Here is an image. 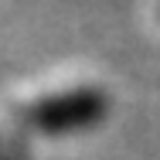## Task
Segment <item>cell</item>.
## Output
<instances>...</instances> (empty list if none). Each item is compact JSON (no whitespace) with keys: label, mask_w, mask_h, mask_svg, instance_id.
Wrapping results in <instances>:
<instances>
[{"label":"cell","mask_w":160,"mask_h":160,"mask_svg":"<svg viewBox=\"0 0 160 160\" xmlns=\"http://www.w3.org/2000/svg\"><path fill=\"white\" fill-rule=\"evenodd\" d=\"M109 112V96L102 89H72L62 96H51L38 102L28 112V123L41 133H78L102 123V116Z\"/></svg>","instance_id":"obj_1"}]
</instances>
